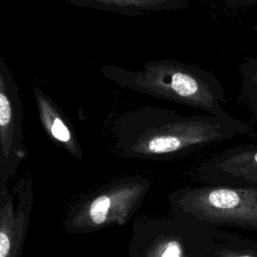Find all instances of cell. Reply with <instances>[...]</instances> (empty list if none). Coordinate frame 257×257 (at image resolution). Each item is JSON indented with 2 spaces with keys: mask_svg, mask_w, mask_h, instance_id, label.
<instances>
[{
  "mask_svg": "<svg viewBox=\"0 0 257 257\" xmlns=\"http://www.w3.org/2000/svg\"><path fill=\"white\" fill-rule=\"evenodd\" d=\"M34 204L30 175L0 192V257H21Z\"/></svg>",
  "mask_w": 257,
  "mask_h": 257,
  "instance_id": "cell-5",
  "label": "cell"
},
{
  "mask_svg": "<svg viewBox=\"0 0 257 257\" xmlns=\"http://www.w3.org/2000/svg\"><path fill=\"white\" fill-rule=\"evenodd\" d=\"M238 71L242 99L252 113L257 116V56L242 62Z\"/></svg>",
  "mask_w": 257,
  "mask_h": 257,
  "instance_id": "cell-10",
  "label": "cell"
},
{
  "mask_svg": "<svg viewBox=\"0 0 257 257\" xmlns=\"http://www.w3.org/2000/svg\"><path fill=\"white\" fill-rule=\"evenodd\" d=\"M67 3L123 16H143L153 12L182 10L190 5L187 0H68Z\"/></svg>",
  "mask_w": 257,
  "mask_h": 257,
  "instance_id": "cell-9",
  "label": "cell"
},
{
  "mask_svg": "<svg viewBox=\"0 0 257 257\" xmlns=\"http://www.w3.org/2000/svg\"><path fill=\"white\" fill-rule=\"evenodd\" d=\"M162 249L164 250L162 251L160 257H181L182 255L181 245L176 240H170L166 242L162 246Z\"/></svg>",
  "mask_w": 257,
  "mask_h": 257,
  "instance_id": "cell-12",
  "label": "cell"
},
{
  "mask_svg": "<svg viewBox=\"0 0 257 257\" xmlns=\"http://www.w3.org/2000/svg\"><path fill=\"white\" fill-rule=\"evenodd\" d=\"M196 175L205 185L257 188V144L229 148L209 158Z\"/></svg>",
  "mask_w": 257,
  "mask_h": 257,
  "instance_id": "cell-7",
  "label": "cell"
},
{
  "mask_svg": "<svg viewBox=\"0 0 257 257\" xmlns=\"http://www.w3.org/2000/svg\"><path fill=\"white\" fill-rule=\"evenodd\" d=\"M23 122L19 86L0 53V145L8 165L15 173L26 158Z\"/></svg>",
  "mask_w": 257,
  "mask_h": 257,
  "instance_id": "cell-6",
  "label": "cell"
},
{
  "mask_svg": "<svg viewBox=\"0 0 257 257\" xmlns=\"http://www.w3.org/2000/svg\"><path fill=\"white\" fill-rule=\"evenodd\" d=\"M253 29H254V31L257 33V23L254 25V28H253Z\"/></svg>",
  "mask_w": 257,
  "mask_h": 257,
  "instance_id": "cell-14",
  "label": "cell"
},
{
  "mask_svg": "<svg viewBox=\"0 0 257 257\" xmlns=\"http://www.w3.org/2000/svg\"><path fill=\"white\" fill-rule=\"evenodd\" d=\"M15 174L16 173L8 165L0 145V192L10 184L9 182Z\"/></svg>",
  "mask_w": 257,
  "mask_h": 257,
  "instance_id": "cell-11",
  "label": "cell"
},
{
  "mask_svg": "<svg viewBox=\"0 0 257 257\" xmlns=\"http://www.w3.org/2000/svg\"><path fill=\"white\" fill-rule=\"evenodd\" d=\"M168 200L179 217L257 229V188L186 186L173 191Z\"/></svg>",
  "mask_w": 257,
  "mask_h": 257,
  "instance_id": "cell-4",
  "label": "cell"
},
{
  "mask_svg": "<svg viewBox=\"0 0 257 257\" xmlns=\"http://www.w3.org/2000/svg\"><path fill=\"white\" fill-rule=\"evenodd\" d=\"M100 72L122 88L192 106L207 114L229 115L222 106L226 102L224 86L213 72L197 64L169 58L146 62L140 70L105 64Z\"/></svg>",
  "mask_w": 257,
  "mask_h": 257,
  "instance_id": "cell-2",
  "label": "cell"
},
{
  "mask_svg": "<svg viewBox=\"0 0 257 257\" xmlns=\"http://www.w3.org/2000/svg\"><path fill=\"white\" fill-rule=\"evenodd\" d=\"M109 132L116 155L142 161H168L253 135L250 125L230 114L181 115L176 110L153 105L123 111L113 120Z\"/></svg>",
  "mask_w": 257,
  "mask_h": 257,
  "instance_id": "cell-1",
  "label": "cell"
},
{
  "mask_svg": "<svg viewBox=\"0 0 257 257\" xmlns=\"http://www.w3.org/2000/svg\"><path fill=\"white\" fill-rule=\"evenodd\" d=\"M152 185L140 174L113 179L75 202L67 212L63 228L83 234L110 226H122L139 210Z\"/></svg>",
  "mask_w": 257,
  "mask_h": 257,
  "instance_id": "cell-3",
  "label": "cell"
},
{
  "mask_svg": "<svg viewBox=\"0 0 257 257\" xmlns=\"http://www.w3.org/2000/svg\"><path fill=\"white\" fill-rule=\"evenodd\" d=\"M224 257H254V256H251V255H237V256H233L231 254H228V255H226Z\"/></svg>",
  "mask_w": 257,
  "mask_h": 257,
  "instance_id": "cell-13",
  "label": "cell"
},
{
  "mask_svg": "<svg viewBox=\"0 0 257 257\" xmlns=\"http://www.w3.org/2000/svg\"><path fill=\"white\" fill-rule=\"evenodd\" d=\"M39 122L48 139L75 160H83V151L71 121L60 106L39 86H32Z\"/></svg>",
  "mask_w": 257,
  "mask_h": 257,
  "instance_id": "cell-8",
  "label": "cell"
}]
</instances>
